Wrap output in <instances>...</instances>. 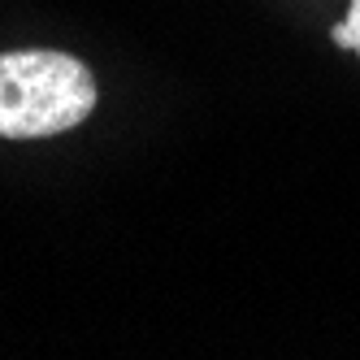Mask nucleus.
Segmentation results:
<instances>
[{
	"instance_id": "nucleus-1",
	"label": "nucleus",
	"mask_w": 360,
	"mask_h": 360,
	"mask_svg": "<svg viewBox=\"0 0 360 360\" xmlns=\"http://www.w3.org/2000/svg\"><path fill=\"white\" fill-rule=\"evenodd\" d=\"M96 109L91 70L53 48L0 53V139H53Z\"/></svg>"
},
{
	"instance_id": "nucleus-2",
	"label": "nucleus",
	"mask_w": 360,
	"mask_h": 360,
	"mask_svg": "<svg viewBox=\"0 0 360 360\" xmlns=\"http://www.w3.org/2000/svg\"><path fill=\"white\" fill-rule=\"evenodd\" d=\"M347 31H352V53L360 57V0H352V5H347Z\"/></svg>"
}]
</instances>
